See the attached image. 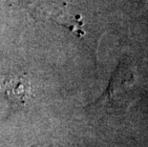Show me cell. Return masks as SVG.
Wrapping results in <instances>:
<instances>
[{
    "label": "cell",
    "instance_id": "cell-1",
    "mask_svg": "<svg viewBox=\"0 0 148 147\" xmlns=\"http://www.w3.org/2000/svg\"><path fill=\"white\" fill-rule=\"evenodd\" d=\"M26 6L36 20L53 21L65 27L78 38H84L86 32L82 16L66 0H26Z\"/></svg>",
    "mask_w": 148,
    "mask_h": 147
},
{
    "label": "cell",
    "instance_id": "cell-2",
    "mask_svg": "<svg viewBox=\"0 0 148 147\" xmlns=\"http://www.w3.org/2000/svg\"><path fill=\"white\" fill-rule=\"evenodd\" d=\"M136 84V76L130 62L121 61L113 75L104 95L96 102H107L122 104L129 103L131 92Z\"/></svg>",
    "mask_w": 148,
    "mask_h": 147
},
{
    "label": "cell",
    "instance_id": "cell-3",
    "mask_svg": "<svg viewBox=\"0 0 148 147\" xmlns=\"http://www.w3.org/2000/svg\"><path fill=\"white\" fill-rule=\"evenodd\" d=\"M32 86L25 76L0 73V94L15 107H23L32 98Z\"/></svg>",
    "mask_w": 148,
    "mask_h": 147
},
{
    "label": "cell",
    "instance_id": "cell-4",
    "mask_svg": "<svg viewBox=\"0 0 148 147\" xmlns=\"http://www.w3.org/2000/svg\"><path fill=\"white\" fill-rule=\"evenodd\" d=\"M148 0H138V3H140V4H146Z\"/></svg>",
    "mask_w": 148,
    "mask_h": 147
}]
</instances>
